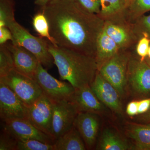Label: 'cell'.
Returning <instances> with one entry per match:
<instances>
[{
    "mask_svg": "<svg viewBox=\"0 0 150 150\" xmlns=\"http://www.w3.org/2000/svg\"><path fill=\"white\" fill-rule=\"evenodd\" d=\"M41 7L58 46L88 56L96 50L98 20L74 0H50Z\"/></svg>",
    "mask_w": 150,
    "mask_h": 150,
    "instance_id": "6da1fadb",
    "label": "cell"
},
{
    "mask_svg": "<svg viewBox=\"0 0 150 150\" xmlns=\"http://www.w3.org/2000/svg\"><path fill=\"white\" fill-rule=\"evenodd\" d=\"M48 48L61 80L67 81L75 89L91 84L96 75L97 65L92 56L50 42Z\"/></svg>",
    "mask_w": 150,
    "mask_h": 150,
    "instance_id": "7a4b0ae2",
    "label": "cell"
},
{
    "mask_svg": "<svg viewBox=\"0 0 150 150\" xmlns=\"http://www.w3.org/2000/svg\"><path fill=\"white\" fill-rule=\"evenodd\" d=\"M7 27L12 35L11 42L30 51L46 69L52 68L54 64V59L49 52L48 43L43 38L32 35L16 20Z\"/></svg>",
    "mask_w": 150,
    "mask_h": 150,
    "instance_id": "3957f363",
    "label": "cell"
},
{
    "mask_svg": "<svg viewBox=\"0 0 150 150\" xmlns=\"http://www.w3.org/2000/svg\"><path fill=\"white\" fill-rule=\"evenodd\" d=\"M0 81L8 86L28 107L43 94L35 79L22 74L15 68L0 76Z\"/></svg>",
    "mask_w": 150,
    "mask_h": 150,
    "instance_id": "277c9868",
    "label": "cell"
},
{
    "mask_svg": "<svg viewBox=\"0 0 150 150\" xmlns=\"http://www.w3.org/2000/svg\"><path fill=\"white\" fill-rule=\"evenodd\" d=\"M44 95L52 101L70 100L75 89L69 82L60 81L52 76L39 63L34 76Z\"/></svg>",
    "mask_w": 150,
    "mask_h": 150,
    "instance_id": "5b68a950",
    "label": "cell"
},
{
    "mask_svg": "<svg viewBox=\"0 0 150 150\" xmlns=\"http://www.w3.org/2000/svg\"><path fill=\"white\" fill-rule=\"evenodd\" d=\"M53 101L51 136L56 140L74 126L79 111L76 105L68 100Z\"/></svg>",
    "mask_w": 150,
    "mask_h": 150,
    "instance_id": "8992f818",
    "label": "cell"
},
{
    "mask_svg": "<svg viewBox=\"0 0 150 150\" xmlns=\"http://www.w3.org/2000/svg\"><path fill=\"white\" fill-rule=\"evenodd\" d=\"M28 107L16 94L0 81V117L2 121L16 118L28 119Z\"/></svg>",
    "mask_w": 150,
    "mask_h": 150,
    "instance_id": "52a82bcc",
    "label": "cell"
},
{
    "mask_svg": "<svg viewBox=\"0 0 150 150\" xmlns=\"http://www.w3.org/2000/svg\"><path fill=\"white\" fill-rule=\"evenodd\" d=\"M2 122L3 129L19 141L35 139L51 144L55 143V140L52 137L38 129L27 118L12 119Z\"/></svg>",
    "mask_w": 150,
    "mask_h": 150,
    "instance_id": "ba28073f",
    "label": "cell"
},
{
    "mask_svg": "<svg viewBox=\"0 0 150 150\" xmlns=\"http://www.w3.org/2000/svg\"><path fill=\"white\" fill-rule=\"evenodd\" d=\"M28 107V119L38 129L52 137L53 101L43 94Z\"/></svg>",
    "mask_w": 150,
    "mask_h": 150,
    "instance_id": "9c48e42d",
    "label": "cell"
},
{
    "mask_svg": "<svg viewBox=\"0 0 150 150\" xmlns=\"http://www.w3.org/2000/svg\"><path fill=\"white\" fill-rule=\"evenodd\" d=\"M127 60L122 56H115L103 65L100 74L111 83L121 95L124 93L127 82Z\"/></svg>",
    "mask_w": 150,
    "mask_h": 150,
    "instance_id": "30bf717a",
    "label": "cell"
},
{
    "mask_svg": "<svg viewBox=\"0 0 150 150\" xmlns=\"http://www.w3.org/2000/svg\"><path fill=\"white\" fill-rule=\"evenodd\" d=\"M128 81L132 91L146 97L150 94V66L144 61H133L129 65Z\"/></svg>",
    "mask_w": 150,
    "mask_h": 150,
    "instance_id": "8fae6325",
    "label": "cell"
},
{
    "mask_svg": "<svg viewBox=\"0 0 150 150\" xmlns=\"http://www.w3.org/2000/svg\"><path fill=\"white\" fill-rule=\"evenodd\" d=\"M90 86L100 102L115 112L118 113L122 112L119 93L100 74H96Z\"/></svg>",
    "mask_w": 150,
    "mask_h": 150,
    "instance_id": "7c38bea8",
    "label": "cell"
},
{
    "mask_svg": "<svg viewBox=\"0 0 150 150\" xmlns=\"http://www.w3.org/2000/svg\"><path fill=\"white\" fill-rule=\"evenodd\" d=\"M11 54L14 66L19 72L34 79L40 62L36 56L22 46L12 42L6 43Z\"/></svg>",
    "mask_w": 150,
    "mask_h": 150,
    "instance_id": "4fadbf2b",
    "label": "cell"
},
{
    "mask_svg": "<svg viewBox=\"0 0 150 150\" xmlns=\"http://www.w3.org/2000/svg\"><path fill=\"white\" fill-rule=\"evenodd\" d=\"M74 126L81 136L86 147L92 149L95 144L99 123L96 113L79 112L76 117Z\"/></svg>",
    "mask_w": 150,
    "mask_h": 150,
    "instance_id": "5bb4252c",
    "label": "cell"
},
{
    "mask_svg": "<svg viewBox=\"0 0 150 150\" xmlns=\"http://www.w3.org/2000/svg\"><path fill=\"white\" fill-rule=\"evenodd\" d=\"M70 100L76 105L79 112L96 113L104 109L102 103L94 93L90 85L75 89Z\"/></svg>",
    "mask_w": 150,
    "mask_h": 150,
    "instance_id": "9a60e30c",
    "label": "cell"
},
{
    "mask_svg": "<svg viewBox=\"0 0 150 150\" xmlns=\"http://www.w3.org/2000/svg\"><path fill=\"white\" fill-rule=\"evenodd\" d=\"M55 150H85L86 147L79 132L74 126L55 140Z\"/></svg>",
    "mask_w": 150,
    "mask_h": 150,
    "instance_id": "2e32d148",
    "label": "cell"
},
{
    "mask_svg": "<svg viewBox=\"0 0 150 150\" xmlns=\"http://www.w3.org/2000/svg\"><path fill=\"white\" fill-rule=\"evenodd\" d=\"M127 134L134 141L136 150H150V124H131Z\"/></svg>",
    "mask_w": 150,
    "mask_h": 150,
    "instance_id": "e0dca14e",
    "label": "cell"
},
{
    "mask_svg": "<svg viewBox=\"0 0 150 150\" xmlns=\"http://www.w3.org/2000/svg\"><path fill=\"white\" fill-rule=\"evenodd\" d=\"M118 48V45L103 29L98 33L96 40V52L99 60H107L112 58L117 53Z\"/></svg>",
    "mask_w": 150,
    "mask_h": 150,
    "instance_id": "ac0fdd59",
    "label": "cell"
},
{
    "mask_svg": "<svg viewBox=\"0 0 150 150\" xmlns=\"http://www.w3.org/2000/svg\"><path fill=\"white\" fill-rule=\"evenodd\" d=\"M129 149L126 142L108 129L103 131L97 147V149L102 150H126Z\"/></svg>",
    "mask_w": 150,
    "mask_h": 150,
    "instance_id": "d6986e66",
    "label": "cell"
},
{
    "mask_svg": "<svg viewBox=\"0 0 150 150\" xmlns=\"http://www.w3.org/2000/svg\"><path fill=\"white\" fill-rule=\"evenodd\" d=\"M32 23L33 28L40 37L46 38L54 46H58L51 35L48 20L43 12L40 11L34 16Z\"/></svg>",
    "mask_w": 150,
    "mask_h": 150,
    "instance_id": "ffe728a7",
    "label": "cell"
},
{
    "mask_svg": "<svg viewBox=\"0 0 150 150\" xmlns=\"http://www.w3.org/2000/svg\"><path fill=\"white\" fill-rule=\"evenodd\" d=\"M13 0H0V27L8 26L15 21Z\"/></svg>",
    "mask_w": 150,
    "mask_h": 150,
    "instance_id": "44dd1931",
    "label": "cell"
},
{
    "mask_svg": "<svg viewBox=\"0 0 150 150\" xmlns=\"http://www.w3.org/2000/svg\"><path fill=\"white\" fill-rule=\"evenodd\" d=\"M103 29L118 46L124 45L128 40V33L120 26L109 23L106 25Z\"/></svg>",
    "mask_w": 150,
    "mask_h": 150,
    "instance_id": "7402d4cb",
    "label": "cell"
},
{
    "mask_svg": "<svg viewBox=\"0 0 150 150\" xmlns=\"http://www.w3.org/2000/svg\"><path fill=\"white\" fill-rule=\"evenodd\" d=\"M14 68L13 59L6 43L0 47V76L6 74Z\"/></svg>",
    "mask_w": 150,
    "mask_h": 150,
    "instance_id": "603a6c76",
    "label": "cell"
},
{
    "mask_svg": "<svg viewBox=\"0 0 150 150\" xmlns=\"http://www.w3.org/2000/svg\"><path fill=\"white\" fill-rule=\"evenodd\" d=\"M100 12L105 16L116 13L124 8L126 0H100Z\"/></svg>",
    "mask_w": 150,
    "mask_h": 150,
    "instance_id": "cb8c5ba5",
    "label": "cell"
},
{
    "mask_svg": "<svg viewBox=\"0 0 150 150\" xmlns=\"http://www.w3.org/2000/svg\"><path fill=\"white\" fill-rule=\"evenodd\" d=\"M17 150H55L54 144L44 143L39 140H18Z\"/></svg>",
    "mask_w": 150,
    "mask_h": 150,
    "instance_id": "d4e9b609",
    "label": "cell"
},
{
    "mask_svg": "<svg viewBox=\"0 0 150 150\" xmlns=\"http://www.w3.org/2000/svg\"><path fill=\"white\" fill-rule=\"evenodd\" d=\"M18 142L12 134L2 129L0 136V150H17Z\"/></svg>",
    "mask_w": 150,
    "mask_h": 150,
    "instance_id": "484cf974",
    "label": "cell"
},
{
    "mask_svg": "<svg viewBox=\"0 0 150 150\" xmlns=\"http://www.w3.org/2000/svg\"><path fill=\"white\" fill-rule=\"evenodd\" d=\"M83 8L91 13H98L100 11V0H74Z\"/></svg>",
    "mask_w": 150,
    "mask_h": 150,
    "instance_id": "4316f807",
    "label": "cell"
},
{
    "mask_svg": "<svg viewBox=\"0 0 150 150\" xmlns=\"http://www.w3.org/2000/svg\"><path fill=\"white\" fill-rule=\"evenodd\" d=\"M150 44V39L146 36H144L139 41L137 46V54L142 58L141 59L142 61H144L148 56Z\"/></svg>",
    "mask_w": 150,
    "mask_h": 150,
    "instance_id": "83f0119b",
    "label": "cell"
},
{
    "mask_svg": "<svg viewBox=\"0 0 150 150\" xmlns=\"http://www.w3.org/2000/svg\"><path fill=\"white\" fill-rule=\"evenodd\" d=\"M131 5L138 13H143L150 11V0H134Z\"/></svg>",
    "mask_w": 150,
    "mask_h": 150,
    "instance_id": "f1b7e54d",
    "label": "cell"
},
{
    "mask_svg": "<svg viewBox=\"0 0 150 150\" xmlns=\"http://www.w3.org/2000/svg\"><path fill=\"white\" fill-rule=\"evenodd\" d=\"M140 27L144 36L150 39V15L142 17L140 20Z\"/></svg>",
    "mask_w": 150,
    "mask_h": 150,
    "instance_id": "f546056e",
    "label": "cell"
},
{
    "mask_svg": "<svg viewBox=\"0 0 150 150\" xmlns=\"http://www.w3.org/2000/svg\"><path fill=\"white\" fill-rule=\"evenodd\" d=\"M13 37L11 30L7 27H0V45L7 43L9 40H12Z\"/></svg>",
    "mask_w": 150,
    "mask_h": 150,
    "instance_id": "4dcf8cb0",
    "label": "cell"
},
{
    "mask_svg": "<svg viewBox=\"0 0 150 150\" xmlns=\"http://www.w3.org/2000/svg\"><path fill=\"white\" fill-rule=\"evenodd\" d=\"M139 101H134L128 104L126 108V112L130 116H134L138 114Z\"/></svg>",
    "mask_w": 150,
    "mask_h": 150,
    "instance_id": "1f68e13d",
    "label": "cell"
},
{
    "mask_svg": "<svg viewBox=\"0 0 150 150\" xmlns=\"http://www.w3.org/2000/svg\"><path fill=\"white\" fill-rule=\"evenodd\" d=\"M150 108V98L142 100L139 101L138 114H144Z\"/></svg>",
    "mask_w": 150,
    "mask_h": 150,
    "instance_id": "d6a6232c",
    "label": "cell"
},
{
    "mask_svg": "<svg viewBox=\"0 0 150 150\" xmlns=\"http://www.w3.org/2000/svg\"><path fill=\"white\" fill-rule=\"evenodd\" d=\"M142 118L145 122H150V108L147 112L144 113Z\"/></svg>",
    "mask_w": 150,
    "mask_h": 150,
    "instance_id": "836d02e7",
    "label": "cell"
},
{
    "mask_svg": "<svg viewBox=\"0 0 150 150\" xmlns=\"http://www.w3.org/2000/svg\"><path fill=\"white\" fill-rule=\"evenodd\" d=\"M50 0H35V3L36 4L43 7L46 5Z\"/></svg>",
    "mask_w": 150,
    "mask_h": 150,
    "instance_id": "e575fe53",
    "label": "cell"
},
{
    "mask_svg": "<svg viewBox=\"0 0 150 150\" xmlns=\"http://www.w3.org/2000/svg\"><path fill=\"white\" fill-rule=\"evenodd\" d=\"M134 1V0H126V4H129V3H130V4H131L132 3H133V2Z\"/></svg>",
    "mask_w": 150,
    "mask_h": 150,
    "instance_id": "d590c367",
    "label": "cell"
},
{
    "mask_svg": "<svg viewBox=\"0 0 150 150\" xmlns=\"http://www.w3.org/2000/svg\"><path fill=\"white\" fill-rule=\"evenodd\" d=\"M148 56L149 59H150V46L149 48V51H148Z\"/></svg>",
    "mask_w": 150,
    "mask_h": 150,
    "instance_id": "8d00e7d4",
    "label": "cell"
},
{
    "mask_svg": "<svg viewBox=\"0 0 150 150\" xmlns=\"http://www.w3.org/2000/svg\"><path fill=\"white\" fill-rule=\"evenodd\" d=\"M146 62L149 65V66H150V59H147V60L146 61Z\"/></svg>",
    "mask_w": 150,
    "mask_h": 150,
    "instance_id": "74e56055",
    "label": "cell"
}]
</instances>
